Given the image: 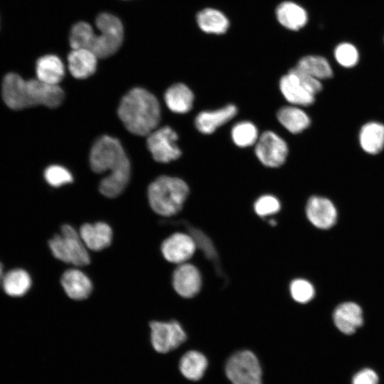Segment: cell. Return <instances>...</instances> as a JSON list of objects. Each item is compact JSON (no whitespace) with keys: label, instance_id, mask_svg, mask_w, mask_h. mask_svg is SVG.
<instances>
[{"label":"cell","instance_id":"obj_16","mask_svg":"<svg viewBox=\"0 0 384 384\" xmlns=\"http://www.w3.org/2000/svg\"><path fill=\"white\" fill-rule=\"evenodd\" d=\"M79 234L86 247L94 251L109 247L112 240V228L104 222L85 223L80 227Z\"/></svg>","mask_w":384,"mask_h":384},{"label":"cell","instance_id":"obj_13","mask_svg":"<svg viewBox=\"0 0 384 384\" xmlns=\"http://www.w3.org/2000/svg\"><path fill=\"white\" fill-rule=\"evenodd\" d=\"M172 284L179 296L186 299L192 298L196 296L201 289V272L191 263L180 264L174 271Z\"/></svg>","mask_w":384,"mask_h":384},{"label":"cell","instance_id":"obj_27","mask_svg":"<svg viewBox=\"0 0 384 384\" xmlns=\"http://www.w3.org/2000/svg\"><path fill=\"white\" fill-rule=\"evenodd\" d=\"M1 284L9 296L21 297L31 288V278L26 270L14 269L4 274Z\"/></svg>","mask_w":384,"mask_h":384},{"label":"cell","instance_id":"obj_19","mask_svg":"<svg viewBox=\"0 0 384 384\" xmlns=\"http://www.w3.org/2000/svg\"><path fill=\"white\" fill-rule=\"evenodd\" d=\"M97 58L89 49H73L68 56V70L74 78L85 79L95 72Z\"/></svg>","mask_w":384,"mask_h":384},{"label":"cell","instance_id":"obj_14","mask_svg":"<svg viewBox=\"0 0 384 384\" xmlns=\"http://www.w3.org/2000/svg\"><path fill=\"white\" fill-rule=\"evenodd\" d=\"M305 212L309 221L319 229L331 228L337 220V210L328 198L313 196L306 204Z\"/></svg>","mask_w":384,"mask_h":384},{"label":"cell","instance_id":"obj_17","mask_svg":"<svg viewBox=\"0 0 384 384\" xmlns=\"http://www.w3.org/2000/svg\"><path fill=\"white\" fill-rule=\"evenodd\" d=\"M65 294L75 300L87 299L92 292V283L87 274L73 268L64 272L60 279Z\"/></svg>","mask_w":384,"mask_h":384},{"label":"cell","instance_id":"obj_28","mask_svg":"<svg viewBox=\"0 0 384 384\" xmlns=\"http://www.w3.org/2000/svg\"><path fill=\"white\" fill-rule=\"evenodd\" d=\"M295 67L319 80L329 79L333 76V70L328 60L319 55L304 56L299 59Z\"/></svg>","mask_w":384,"mask_h":384},{"label":"cell","instance_id":"obj_12","mask_svg":"<svg viewBox=\"0 0 384 384\" xmlns=\"http://www.w3.org/2000/svg\"><path fill=\"white\" fill-rule=\"evenodd\" d=\"M196 245L188 233H175L165 239L161 245L164 257L169 262H186L195 253Z\"/></svg>","mask_w":384,"mask_h":384},{"label":"cell","instance_id":"obj_26","mask_svg":"<svg viewBox=\"0 0 384 384\" xmlns=\"http://www.w3.org/2000/svg\"><path fill=\"white\" fill-rule=\"evenodd\" d=\"M208 367L206 357L197 351L185 353L179 361V370L181 374L190 380H200Z\"/></svg>","mask_w":384,"mask_h":384},{"label":"cell","instance_id":"obj_30","mask_svg":"<svg viewBox=\"0 0 384 384\" xmlns=\"http://www.w3.org/2000/svg\"><path fill=\"white\" fill-rule=\"evenodd\" d=\"M230 134L233 143L240 148L255 145L260 137L255 124L249 121L236 123L232 127Z\"/></svg>","mask_w":384,"mask_h":384},{"label":"cell","instance_id":"obj_1","mask_svg":"<svg viewBox=\"0 0 384 384\" xmlns=\"http://www.w3.org/2000/svg\"><path fill=\"white\" fill-rule=\"evenodd\" d=\"M90 164L97 174L108 172L99 186L103 196L115 198L123 192L129 181L131 168L129 160L117 139L108 135L98 138L90 151Z\"/></svg>","mask_w":384,"mask_h":384},{"label":"cell","instance_id":"obj_38","mask_svg":"<svg viewBox=\"0 0 384 384\" xmlns=\"http://www.w3.org/2000/svg\"><path fill=\"white\" fill-rule=\"evenodd\" d=\"M269 224L271 226H275L277 224V220H274V219H270L269 220Z\"/></svg>","mask_w":384,"mask_h":384},{"label":"cell","instance_id":"obj_4","mask_svg":"<svg viewBox=\"0 0 384 384\" xmlns=\"http://www.w3.org/2000/svg\"><path fill=\"white\" fill-rule=\"evenodd\" d=\"M189 194V187L182 179L161 176L149 186V205L157 214L169 217L181 211Z\"/></svg>","mask_w":384,"mask_h":384},{"label":"cell","instance_id":"obj_24","mask_svg":"<svg viewBox=\"0 0 384 384\" xmlns=\"http://www.w3.org/2000/svg\"><path fill=\"white\" fill-rule=\"evenodd\" d=\"M359 142L366 153L378 154L384 147V125L375 122L364 124L360 131Z\"/></svg>","mask_w":384,"mask_h":384},{"label":"cell","instance_id":"obj_5","mask_svg":"<svg viewBox=\"0 0 384 384\" xmlns=\"http://www.w3.org/2000/svg\"><path fill=\"white\" fill-rule=\"evenodd\" d=\"M279 87L291 105L309 106L314 102L316 95L322 90V84L294 67L280 78Z\"/></svg>","mask_w":384,"mask_h":384},{"label":"cell","instance_id":"obj_11","mask_svg":"<svg viewBox=\"0 0 384 384\" xmlns=\"http://www.w3.org/2000/svg\"><path fill=\"white\" fill-rule=\"evenodd\" d=\"M178 139L177 133L166 126L150 133L147 136L146 145L156 161L169 163L181 155V151L176 144Z\"/></svg>","mask_w":384,"mask_h":384},{"label":"cell","instance_id":"obj_6","mask_svg":"<svg viewBox=\"0 0 384 384\" xmlns=\"http://www.w3.org/2000/svg\"><path fill=\"white\" fill-rule=\"evenodd\" d=\"M53 255L63 262L77 267L86 266L90 257L80 234L70 225L65 224L60 233L55 235L48 242Z\"/></svg>","mask_w":384,"mask_h":384},{"label":"cell","instance_id":"obj_33","mask_svg":"<svg viewBox=\"0 0 384 384\" xmlns=\"http://www.w3.org/2000/svg\"><path fill=\"white\" fill-rule=\"evenodd\" d=\"M253 208L258 216L267 217L277 213L281 209V203L276 196L265 194L255 201Z\"/></svg>","mask_w":384,"mask_h":384},{"label":"cell","instance_id":"obj_37","mask_svg":"<svg viewBox=\"0 0 384 384\" xmlns=\"http://www.w3.org/2000/svg\"><path fill=\"white\" fill-rule=\"evenodd\" d=\"M4 274L3 272V266H2L1 263L0 262V284H1Z\"/></svg>","mask_w":384,"mask_h":384},{"label":"cell","instance_id":"obj_36","mask_svg":"<svg viewBox=\"0 0 384 384\" xmlns=\"http://www.w3.org/2000/svg\"><path fill=\"white\" fill-rule=\"evenodd\" d=\"M378 374L370 368H364L355 374L352 384H378Z\"/></svg>","mask_w":384,"mask_h":384},{"label":"cell","instance_id":"obj_25","mask_svg":"<svg viewBox=\"0 0 384 384\" xmlns=\"http://www.w3.org/2000/svg\"><path fill=\"white\" fill-rule=\"evenodd\" d=\"M199 28L205 33L222 34L229 28V20L219 10L206 8L199 11L196 16Z\"/></svg>","mask_w":384,"mask_h":384},{"label":"cell","instance_id":"obj_21","mask_svg":"<svg viewBox=\"0 0 384 384\" xmlns=\"http://www.w3.org/2000/svg\"><path fill=\"white\" fill-rule=\"evenodd\" d=\"M279 122L292 134H299L307 129L311 119L306 112L296 105H287L277 112Z\"/></svg>","mask_w":384,"mask_h":384},{"label":"cell","instance_id":"obj_18","mask_svg":"<svg viewBox=\"0 0 384 384\" xmlns=\"http://www.w3.org/2000/svg\"><path fill=\"white\" fill-rule=\"evenodd\" d=\"M333 319L337 329L347 335L355 333L363 321L360 306L350 302L338 305L334 311Z\"/></svg>","mask_w":384,"mask_h":384},{"label":"cell","instance_id":"obj_35","mask_svg":"<svg viewBox=\"0 0 384 384\" xmlns=\"http://www.w3.org/2000/svg\"><path fill=\"white\" fill-rule=\"evenodd\" d=\"M44 177L50 186L59 187L73 181L70 172L63 166L52 165L48 166L44 172Z\"/></svg>","mask_w":384,"mask_h":384},{"label":"cell","instance_id":"obj_10","mask_svg":"<svg viewBox=\"0 0 384 384\" xmlns=\"http://www.w3.org/2000/svg\"><path fill=\"white\" fill-rule=\"evenodd\" d=\"M149 327L152 347L159 353H168L179 347L186 340V334L177 321H152Z\"/></svg>","mask_w":384,"mask_h":384},{"label":"cell","instance_id":"obj_7","mask_svg":"<svg viewBox=\"0 0 384 384\" xmlns=\"http://www.w3.org/2000/svg\"><path fill=\"white\" fill-rule=\"evenodd\" d=\"M100 35H95L90 50L98 58H105L115 53L122 45L124 30L121 21L109 13L100 14L96 18Z\"/></svg>","mask_w":384,"mask_h":384},{"label":"cell","instance_id":"obj_29","mask_svg":"<svg viewBox=\"0 0 384 384\" xmlns=\"http://www.w3.org/2000/svg\"><path fill=\"white\" fill-rule=\"evenodd\" d=\"M183 225L186 227L188 233L191 235L195 241L196 247L201 250L208 260L214 263L216 272L222 276L223 273L219 265L218 252L212 240L200 229L195 228L190 224H185L184 222Z\"/></svg>","mask_w":384,"mask_h":384},{"label":"cell","instance_id":"obj_8","mask_svg":"<svg viewBox=\"0 0 384 384\" xmlns=\"http://www.w3.org/2000/svg\"><path fill=\"white\" fill-rule=\"evenodd\" d=\"M225 373L232 384H262V369L257 356L250 351L234 353L228 360Z\"/></svg>","mask_w":384,"mask_h":384},{"label":"cell","instance_id":"obj_9","mask_svg":"<svg viewBox=\"0 0 384 384\" xmlns=\"http://www.w3.org/2000/svg\"><path fill=\"white\" fill-rule=\"evenodd\" d=\"M289 148L286 141L273 131L261 134L255 144V154L260 162L269 168L282 166L287 160Z\"/></svg>","mask_w":384,"mask_h":384},{"label":"cell","instance_id":"obj_20","mask_svg":"<svg viewBox=\"0 0 384 384\" xmlns=\"http://www.w3.org/2000/svg\"><path fill=\"white\" fill-rule=\"evenodd\" d=\"M164 100L168 108L173 112L185 114L193 107L194 95L186 85L176 83L167 89Z\"/></svg>","mask_w":384,"mask_h":384},{"label":"cell","instance_id":"obj_32","mask_svg":"<svg viewBox=\"0 0 384 384\" xmlns=\"http://www.w3.org/2000/svg\"><path fill=\"white\" fill-rule=\"evenodd\" d=\"M289 292L292 298L300 304L310 302L315 295V289L312 284L304 279H295L289 284Z\"/></svg>","mask_w":384,"mask_h":384},{"label":"cell","instance_id":"obj_3","mask_svg":"<svg viewBox=\"0 0 384 384\" xmlns=\"http://www.w3.org/2000/svg\"><path fill=\"white\" fill-rule=\"evenodd\" d=\"M117 112L129 132L142 137H147L157 129L161 119L158 100L141 87L132 89L122 97Z\"/></svg>","mask_w":384,"mask_h":384},{"label":"cell","instance_id":"obj_2","mask_svg":"<svg viewBox=\"0 0 384 384\" xmlns=\"http://www.w3.org/2000/svg\"><path fill=\"white\" fill-rule=\"evenodd\" d=\"M1 91L5 104L14 110L36 105L55 108L65 97L59 85L47 84L37 78L26 80L14 73L4 76Z\"/></svg>","mask_w":384,"mask_h":384},{"label":"cell","instance_id":"obj_23","mask_svg":"<svg viewBox=\"0 0 384 384\" xmlns=\"http://www.w3.org/2000/svg\"><path fill=\"white\" fill-rule=\"evenodd\" d=\"M276 16L279 23L292 31L303 28L308 20L306 10L293 1H284L276 9Z\"/></svg>","mask_w":384,"mask_h":384},{"label":"cell","instance_id":"obj_31","mask_svg":"<svg viewBox=\"0 0 384 384\" xmlns=\"http://www.w3.org/2000/svg\"><path fill=\"white\" fill-rule=\"evenodd\" d=\"M92 27L86 22L75 23L70 31V44L73 49H89L95 37Z\"/></svg>","mask_w":384,"mask_h":384},{"label":"cell","instance_id":"obj_34","mask_svg":"<svg viewBox=\"0 0 384 384\" xmlns=\"http://www.w3.org/2000/svg\"><path fill=\"white\" fill-rule=\"evenodd\" d=\"M334 56L341 66L351 68L355 66L359 58L357 48L349 43H342L334 50Z\"/></svg>","mask_w":384,"mask_h":384},{"label":"cell","instance_id":"obj_22","mask_svg":"<svg viewBox=\"0 0 384 384\" xmlns=\"http://www.w3.org/2000/svg\"><path fill=\"white\" fill-rule=\"evenodd\" d=\"M36 72L39 80L50 85H59L65 75V67L58 56L46 55L37 60Z\"/></svg>","mask_w":384,"mask_h":384},{"label":"cell","instance_id":"obj_15","mask_svg":"<svg viewBox=\"0 0 384 384\" xmlns=\"http://www.w3.org/2000/svg\"><path fill=\"white\" fill-rule=\"evenodd\" d=\"M237 114L238 108L232 104L214 110L202 111L195 118V126L201 133L210 134L230 122Z\"/></svg>","mask_w":384,"mask_h":384}]
</instances>
